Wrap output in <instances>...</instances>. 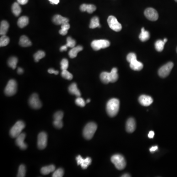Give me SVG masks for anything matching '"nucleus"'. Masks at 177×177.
Instances as JSON below:
<instances>
[{
  "label": "nucleus",
  "mask_w": 177,
  "mask_h": 177,
  "mask_svg": "<svg viewBox=\"0 0 177 177\" xmlns=\"http://www.w3.org/2000/svg\"><path fill=\"white\" fill-rule=\"evenodd\" d=\"M119 108L120 101L118 99H111L107 103V112L110 117H115L118 114Z\"/></svg>",
  "instance_id": "1"
},
{
  "label": "nucleus",
  "mask_w": 177,
  "mask_h": 177,
  "mask_svg": "<svg viewBox=\"0 0 177 177\" xmlns=\"http://www.w3.org/2000/svg\"><path fill=\"white\" fill-rule=\"evenodd\" d=\"M97 130V125L93 122L88 123L84 127L83 130V136L87 140L93 138Z\"/></svg>",
  "instance_id": "2"
},
{
  "label": "nucleus",
  "mask_w": 177,
  "mask_h": 177,
  "mask_svg": "<svg viewBox=\"0 0 177 177\" xmlns=\"http://www.w3.org/2000/svg\"><path fill=\"white\" fill-rule=\"evenodd\" d=\"M111 160L118 170H121L126 167V161L124 157L121 154L114 155L111 157Z\"/></svg>",
  "instance_id": "3"
},
{
  "label": "nucleus",
  "mask_w": 177,
  "mask_h": 177,
  "mask_svg": "<svg viewBox=\"0 0 177 177\" xmlns=\"http://www.w3.org/2000/svg\"><path fill=\"white\" fill-rule=\"evenodd\" d=\"M25 127V124L23 121H17L10 130V136L13 138L17 137V136L22 133V131Z\"/></svg>",
  "instance_id": "4"
},
{
  "label": "nucleus",
  "mask_w": 177,
  "mask_h": 177,
  "mask_svg": "<svg viewBox=\"0 0 177 177\" xmlns=\"http://www.w3.org/2000/svg\"><path fill=\"white\" fill-rule=\"evenodd\" d=\"M110 45V42L106 40H94L91 43L92 48L95 51L108 47Z\"/></svg>",
  "instance_id": "5"
},
{
  "label": "nucleus",
  "mask_w": 177,
  "mask_h": 177,
  "mask_svg": "<svg viewBox=\"0 0 177 177\" xmlns=\"http://www.w3.org/2000/svg\"><path fill=\"white\" fill-rule=\"evenodd\" d=\"M17 84L16 81L13 79L8 81L5 90V93L8 96H12L17 92Z\"/></svg>",
  "instance_id": "6"
},
{
  "label": "nucleus",
  "mask_w": 177,
  "mask_h": 177,
  "mask_svg": "<svg viewBox=\"0 0 177 177\" xmlns=\"http://www.w3.org/2000/svg\"><path fill=\"white\" fill-rule=\"evenodd\" d=\"M174 67V64L171 62H167V64L161 67L158 70V75L162 78H165L169 75Z\"/></svg>",
  "instance_id": "7"
},
{
  "label": "nucleus",
  "mask_w": 177,
  "mask_h": 177,
  "mask_svg": "<svg viewBox=\"0 0 177 177\" xmlns=\"http://www.w3.org/2000/svg\"><path fill=\"white\" fill-rule=\"evenodd\" d=\"M107 22L109 27L115 32H120L122 29L121 24L118 22V20L115 16H109L107 19Z\"/></svg>",
  "instance_id": "8"
},
{
  "label": "nucleus",
  "mask_w": 177,
  "mask_h": 177,
  "mask_svg": "<svg viewBox=\"0 0 177 177\" xmlns=\"http://www.w3.org/2000/svg\"><path fill=\"white\" fill-rule=\"evenodd\" d=\"M29 105L32 108L38 109L41 108L42 103L39 99V95L36 94H33L29 99Z\"/></svg>",
  "instance_id": "9"
},
{
  "label": "nucleus",
  "mask_w": 177,
  "mask_h": 177,
  "mask_svg": "<svg viewBox=\"0 0 177 177\" xmlns=\"http://www.w3.org/2000/svg\"><path fill=\"white\" fill-rule=\"evenodd\" d=\"M144 14L146 18L150 21H154L157 20L158 18V14L157 10L152 8H149L146 9Z\"/></svg>",
  "instance_id": "10"
},
{
  "label": "nucleus",
  "mask_w": 177,
  "mask_h": 177,
  "mask_svg": "<svg viewBox=\"0 0 177 177\" xmlns=\"http://www.w3.org/2000/svg\"><path fill=\"white\" fill-rule=\"evenodd\" d=\"M47 135L44 132L40 133L38 136V146L39 149L43 150L47 146Z\"/></svg>",
  "instance_id": "11"
},
{
  "label": "nucleus",
  "mask_w": 177,
  "mask_h": 177,
  "mask_svg": "<svg viewBox=\"0 0 177 177\" xmlns=\"http://www.w3.org/2000/svg\"><path fill=\"white\" fill-rule=\"evenodd\" d=\"M77 165H81L82 169H86L90 165L92 162V159L89 157H87L85 159H84L80 155H79L76 158Z\"/></svg>",
  "instance_id": "12"
},
{
  "label": "nucleus",
  "mask_w": 177,
  "mask_h": 177,
  "mask_svg": "<svg viewBox=\"0 0 177 177\" xmlns=\"http://www.w3.org/2000/svg\"><path fill=\"white\" fill-rule=\"evenodd\" d=\"M25 137H26V134L24 133H22L16 138V145L21 150H25L27 148V145L24 142V140H25Z\"/></svg>",
  "instance_id": "13"
},
{
  "label": "nucleus",
  "mask_w": 177,
  "mask_h": 177,
  "mask_svg": "<svg viewBox=\"0 0 177 177\" xmlns=\"http://www.w3.org/2000/svg\"><path fill=\"white\" fill-rule=\"evenodd\" d=\"M139 101L142 105L148 106L152 104L153 99L149 95H142L139 98Z\"/></svg>",
  "instance_id": "14"
},
{
  "label": "nucleus",
  "mask_w": 177,
  "mask_h": 177,
  "mask_svg": "<svg viewBox=\"0 0 177 177\" xmlns=\"http://www.w3.org/2000/svg\"><path fill=\"white\" fill-rule=\"evenodd\" d=\"M53 22L56 25H62L64 23H68L69 19L66 17H63L60 15H55L52 19Z\"/></svg>",
  "instance_id": "15"
},
{
  "label": "nucleus",
  "mask_w": 177,
  "mask_h": 177,
  "mask_svg": "<svg viewBox=\"0 0 177 177\" xmlns=\"http://www.w3.org/2000/svg\"><path fill=\"white\" fill-rule=\"evenodd\" d=\"M136 128V122L135 120L132 118L128 119L126 121V130L128 132L132 133L134 132Z\"/></svg>",
  "instance_id": "16"
},
{
  "label": "nucleus",
  "mask_w": 177,
  "mask_h": 177,
  "mask_svg": "<svg viewBox=\"0 0 177 177\" xmlns=\"http://www.w3.org/2000/svg\"><path fill=\"white\" fill-rule=\"evenodd\" d=\"M96 9H97L96 7L94 5H92V4L87 5L85 3H84V4L81 5L80 7V9L81 11L83 12H87L88 13H92L94 12L96 10Z\"/></svg>",
  "instance_id": "17"
},
{
  "label": "nucleus",
  "mask_w": 177,
  "mask_h": 177,
  "mask_svg": "<svg viewBox=\"0 0 177 177\" xmlns=\"http://www.w3.org/2000/svg\"><path fill=\"white\" fill-rule=\"evenodd\" d=\"M130 67L134 71H140L143 68V65L142 62L138 61L137 59H135L130 62Z\"/></svg>",
  "instance_id": "18"
},
{
  "label": "nucleus",
  "mask_w": 177,
  "mask_h": 177,
  "mask_svg": "<svg viewBox=\"0 0 177 177\" xmlns=\"http://www.w3.org/2000/svg\"><path fill=\"white\" fill-rule=\"evenodd\" d=\"M68 91L71 94L75 95L76 97H80L81 95L76 83H73L71 84L68 88Z\"/></svg>",
  "instance_id": "19"
},
{
  "label": "nucleus",
  "mask_w": 177,
  "mask_h": 177,
  "mask_svg": "<svg viewBox=\"0 0 177 177\" xmlns=\"http://www.w3.org/2000/svg\"><path fill=\"white\" fill-rule=\"evenodd\" d=\"M83 49V47L80 46L72 48V49L68 52L69 57L71 58H74L77 57L78 53L82 51Z\"/></svg>",
  "instance_id": "20"
},
{
  "label": "nucleus",
  "mask_w": 177,
  "mask_h": 177,
  "mask_svg": "<svg viewBox=\"0 0 177 177\" xmlns=\"http://www.w3.org/2000/svg\"><path fill=\"white\" fill-rule=\"evenodd\" d=\"M9 26V24L7 21H2L1 22L0 25V35H6L8 31Z\"/></svg>",
  "instance_id": "21"
},
{
  "label": "nucleus",
  "mask_w": 177,
  "mask_h": 177,
  "mask_svg": "<svg viewBox=\"0 0 177 177\" xmlns=\"http://www.w3.org/2000/svg\"><path fill=\"white\" fill-rule=\"evenodd\" d=\"M20 46L24 47L30 46H32V42L26 35H22L21 36L19 40Z\"/></svg>",
  "instance_id": "22"
},
{
  "label": "nucleus",
  "mask_w": 177,
  "mask_h": 177,
  "mask_svg": "<svg viewBox=\"0 0 177 177\" xmlns=\"http://www.w3.org/2000/svg\"><path fill=\"white\" fill-rule=\"evenodd\" d=\"M118 69L116 67L113 68L111 71L109 72V79L110 82L114 83L118 80Z\"/></svg>",
  "instance_id": "23"
},
{
  "label": "nucleus",
  "mask_w": 177,
  "mask_h": 177,
  "mask_svg": "<svg viewBox=\"0 0 177 177\" xmlns=\"http://www.w3.org/2000/svg\"><path fill=\"white\" fill-rule=\"evenodd\" d=\"M29 18L27 16H21L19 18L17 21V25L20 28H23L29 24Z\"/></svg>",
  "instance_id": "24"
},
{
  "label": "nucleus",
  "mask_w": 177,
  "mask_h": 177,
  "mask_svg": "<svg viewBox=\"0 0 177 177\" xmlns=\"http://www.w3.org/2000/svg\"><path fill=\"white\" fill-rule=\"evenodd\" d=\"M55 170V166L54 165L44 166L41 169V174L46 175L51 172H53Z\"/></svg>",
  "instance_id": "25"
},
{
  "label": "nucleus",
  "mask_w": 177,
  "mask_h": 177,
  "mask_svg": "<svg viewBox=\"0 0 177 177\" xmlns=\"http://www.w3.org/2000/svg\"><path fill=\"white\" fill-rule=\"evenodd\" d=\"M150 35L149 32L146 31L144 28H142V29H141V33H140L139 36L140 40L144 42V41H147L149 40L150 39Z\"/></svg>",
  "instance_id": "26"
},
{
  "label": "nucleus",
  "mask_w": 177,
  "mask_h": 177,
  "mask_svg": "<svg viewBox=\"0 0 177 177\" xmlns=\"http://www.w3.org/2000/svg\"><path fill=\"white\" fill-rule=\"evenodd\" d=\"M19 5L20 4H19L18 3L15 2L13 3V6H12V12L15 16H16V17L19 16L22 12L21 8Z\"/></svg>",
  "instance_id": "27"
},
{
  "label": "nucleus",
  "mask_w": 177,
  "mask_h": 177,
  "mask_svg": "<svg viewBox=\"0 0 177 177\" xmlns=\"http://www.w3.org/2000/svg\"><path fill=\"white\" fill-rule=\"evenodd\" d=\"M89 27L91 29H94L98 27L100 28L101 26L99 24V17L97 16L93 17L91 19Z\"/></svg>",
  "instance_id": "28"
},
{
  "label": "nucleus",
  "mask_w": 177,
  "mask_h": 177,
  "mask_svg": "<svg viewBox=\"0 0 177 177\" xmlns=\"http://www.w3.org/2000/svg\"><path fill=\"white\" fill-rule=\"evenodd\" d=\"M17 62H18V59L15 57H12L8 59V64L9 67H12L14 69L16 68Z\"/></svg>",
  "instance_id": "29"
},
{
  "label": "nucleus",
  "mask_w": 177,
  "mask_h": 177,
  "mask_svg": "<svg viewBox=\"0 0 177 177\" xmlns=\"http://www.w3.org/2000/svg\"><path fill=\"white\" fill-rule=\"evenodd\" d=\"M70 28V25L68 23H64L61 25V29L59 31V34L62 35L67 34V31Z\"/></svg>",
  "instance_id": "30"
},
{
  "label": "nucleus",
  "mask_w": 177,
  "mask_h": 177,
  "mask_svg": "<svg viewBox=\"0 0 177 177\" xmlns=\"http://www.w3.org/2000/svg\"><path fill=\"white\" fill-rule=\"evenodd\" d=\"M100 79L101 81L105 84H108L110 83L109 79V72H103L100 75Z\"/></svg>",
  "instance_id": "31"
},
{
  "label": "nucleus",
  "mask_w": 177,
  "mask_h": 177,
  "mask_svg": "<svg viewBox=\"0 0 177 177\" xmlns=\"http://www.w3.org/2000/svg\"><path fill=\"white\" fill-rule=\"evenodd\" d=\"M165 42L162 40H158L155 43V48L158 52H161L164 50Z\"/></svg>",
  "instance_id": "32"
},
{
  "label": "nucleus",
  "mask_w": 177,
  "mask_h": 177,
  "mask_svg": "<svg viewBox=\"0 0 177 177\" xmlns=\"http://www.w3.org/2000/svg\"><path fill=\"white\" fill-rule=\"evenodd\" d=\"M9 38L6 35H2L0 39V46L1 47L6 46L9 43Z\"/></svg>",
  "instance_id": "33"
},
{
  "label": "nucleus",
  "mask_w": 177,
  "mask_h": 177,
  "mask_svg": "<svg viewBox=\"0 0 177 177\" xmlns=\"http://www.w3.org/2000/svg\"><path fill=\"white\" fill-rule=\"evenodd\" d=\"M45 56H46V53L44 51L40 50L35 54L34 55V58L35 61L38 62L40 61V60L44 58Z\"/></svg>",
  "instance_id": "34"
},
{
  "label": "nucleus",
  "mask_w": 177,
  "mask_h": 177,
  "mask_svg": "<svg viewBox=\"0 0 177 177\" xmlns=\"http://www.w3.org/2000/svg\"><path fill=\"white\" fill-rule=\"evenodd\" d=\"M62 76L64 78L68 80H71L72 79L73 75L72 73L69 72L67 70H63L62 71L61 73Z\"/></svg>",
  "instance_id": "35"
},
{
  "label": "nucleus",
  "mask_w": 177,
  "mask_h": 177,
  "mask_svg": "<svg viewBox=\"0 0 177 177\" xmlns=\"http://www.w3.org/2000/svg\"><path fill=\"white\" fill-rule=\"evenodd\" d=\"M26 175V167L24 165H21L18 169L17 177H24Z\"/></svg>",
  "instance_id": "36"
},
{
  "label": "nucleus",
  "mask_w": 177,
  "mask_h": 177,
  "mask_svg": "<svg viewBox=\"0 0 177 177\" xmlns=\"http://www.w3.org/2000/svg\"><path fill=\"white\" fill-rule=\"evenodd\" d=\"M66 45L67 47L73 48L76 45V41L71 37L68 36L67 39V44Z\"/></svg>",
  "instance_id": "37"
},
{
  "label": "nucleus",
  "mask_w": 177,
  "mask_h": 177,
  "mask_svg": "<svg viewBox=\"0 0 177 177\" xmlns=\"http://www.w3.org/2000/svg\"><path fill=\"white\" fill-rule=\"evenodd\" d=\"M64 171L62 168H59L55 170L52 175L53 177H62L64 175Z\"/></svg>",
  "instance_id": "38"
},
{
  "label": "nucleus",
  "mask_w": 177,
  "mask_h": 177,
  "mask_svg": "<svg viewBox=\"0 0 177 177\" xmlns=\"http://www.w3.org/2000/svg\"><path fill=\"white\" fill-rule=\"evenodd\" d=\"M75 103H76V105L79 106L81 107H83L86 105L85 100L81 97H77V99L75 100Z\"/></svg>",
  "instance_id": "39"
},
{
  "label": "nucleus",
  "mask_w": 177,
  "mask_h": 177,
  "mask_svg": "<svg viewBox=\"0 0 177 177\" xmlns=\"http://www.w3.org/2000/svg\"><path fill=\"white\" fill-rule=\"evenodd\" d=\"M61 69L63 70H67L68 67V61L67 59H63L61 62Z\"/></svg>",
  "instance_id": "40"
},
{
  "label": "nucleus",
  "mask_w": 177,
  "mask_h": 177,
  "mask_svg": "<svg viewBox=\"0 0 177 177\" xmlns=\"http://www.w3.org/2000/svg\"><path fill=\"white\" fill-rule=\"evenodd\" d=\"M64 116V113L62 111H58L54 115V120L62 121V118Z\"/></svg>",
  "instance_id": "41"
},
{
  "label": "nucleus",
  "mask_w": 177,
  "mask_h": 177,
  "mask_svg": "<svg viewBox=\"0 0 177 177\" xmlns=\"http://www.w3.org/2000/svg\"><path fill=\"white\" fill-rule=\"evenodd\" d=\"M135 59H137V57H136V54L134 53H130L127 55V57H126V60L127 62L130 63Z\"/></svg>",
  "instance_id": "42"
},
{
  "label": "nucleus",
  "mask_w": 177,
  "mask_h": 177,
  "mask_svg": "<svg viewBox=\"0 0 177 177\" xmlns=\"http://www.w3.org/2000/svg\"><path fill=\"white\" fill-rule=\"evenodd\" d=\"M53 124L54 126L57 128H62V126H63L62 121L54 120Z\"/></svg>",
  "instance_id": "43"
},
{
  "label": "nucleus",
  "mask_w": 177,
  "mask_h": 177,
  "mask_svg": "<svg viewBox=\"0 0 177 177\" xmlns=\"http://www.w3.org/2000/svg\"><path fill=\"white\" fill-rule=\"evenodd\" d=\"M48 73L50 74H55L56 75H57L59 74V72L57 71H55L53 68H49L48 70Z\"/></svg>",
  "instance_id": "44"
},
{
  "label": "nucleus",
  "mask_w": 177,
  "mask_h": 177,
  "mask_svg": "<svg viewBox=\"0 0 177 177\" xmlns=\"http://www.w3.org/2000/svg\"><path fill=\"white\" fill-rule=\"evenodd\" d=\"M17 3L21 5H26L28 2L29 0H17Z\"/></svg>",
  "instance_id": "45"
},
{
  "label": "nucleus",
  "mask_w": 177,
  "mask_h": 177,
  "mask_svg": "<svg viewBox=\"0 0 177 177\" xmlns=\"http://www.w3.org/2000/svg\"><path fill=\"white\" fill-rule=\"evenodd\" d=\"M154 135V132L153 131H151L149 132V134H148V137L150 139L153 138Z\"/></svg>",
  "instance_id": "46"
},
{
  "label": "nucleus",
  "mask_w": 177,
  "mask_h": 177,
  "mask_svg": "<svg viewBox=\"0 0 177 177\" xmlns=\"http://www.w3.org/2000/svg\"><path fill=\"white\" fill-rule=\"evenodd\" d=\"M158 149V147L157 146H155L152 147H151L150 149V151L151 153H153L155 151H157Z\"/></svg>",
  "instance_id": "47"
},
{
  "label": "nucleus",
  "mask_w": 177,
  "mask_h": 177,
  "mask_svg": "<svg viewBox=\"0 0 177 177\" xmlns=\"http://www.w3.org/2000/svg\"><path fill=\"white\" fill-rule=\"evenodd\" d=\"M50 3L51 4H55V5H57L60 2V0H49Z\"/></svg>",
  "instance_id": "48"
},
{
  "label": "nucleus",
  "mask_w": 177,
  "mask_h": 177,
  "mask_svg": "<svg viewBox=\"0 0 177 177\" xmlns=\"http://www.w3.org/2000/svg\"><path fill=\"white\" fill-rule=\"evenodd\" d=\"M67 47L66 46V45H65V46H62L60 48V51L61 52H62V51H67Z\"/></svg>",
  "instance_id": "49"
},
{
  "label": "nucleus",
  "mask_w": 177,
  "mask_h": 177,
  "mask_svg": "<svg viewBox=\"0 0 177 177\" xmlns=\"http://www.w3.org/2000/svg\"><path fill=\"white\" fill-rule=\"evenodd\" d=\"M23 69L22 68H21V67H18V69H17V73L18 74H21L23 73Z\"/></svg>",
  "instance_id": "50"
},
{
  "label": "nucleus",
  "mask_w": 177,
  "mask_h": 177,
  "mask_svg": "<svg viewBox=\"0 0 177 177\" xmlns=\"http://www.w3.org/2000/svg\"><path fill=\"white\" fill-rule=\"evenodd\" d=\"M121 177H131V176H130V175H129V174H124V175H123V176H121Z\"/></svg>",
  "instance_id": "51"
},
{
  "label": "nucleus",
  "mask_w": 177,
  "mask_h": 177,
  "mask_svg": "<svg viewBox=\"0 0 177 177\" xmlns=\"http://www.w3.org/2000/svg\"><path fill=\"white\" fill-rule=\"evenodd\" d=\"M164 42H165V43H166V42H167V39H166V38H165V39H164Z\"/></svg>",
  "instance_id": "52"
},
{
  "label": "nucleus",
  "mask_w": 177,
  "mask_h": 177,
  "mask_svg": "<svg viewBox=\"0 0 177 177\" xmlns=\"http://www.w3.org/2000/svg\"><path fill=\"white\" fill-rule=\"evenodd\" d=\"M90 102V99H87V103H88V102Z\"/></svg>",
  "instance_id": "53"
},
{
  "label": "nucleus",
  "mask_w": 177,
  "mask_h": 177,
  "mask_svg": "<svg viewBox=\"0 0 177 177\" xmlns=\"http://www.w3.org/2000/svg\"><path fill=\"white\" fill-rule=\"evenodd\" d=\"M175 1L177 2V0H175Z\"/></svg>",
  "instance_id": "54"
},
{
  "label": "nucleus",
  "mask_w": 177,
  "mask_h": 177,
  "mask_svg": "<svg viewBox=\"0 0 177 177\" xmlns=\"http://www.w3.org/2000/svg\"></svg>",
  "instance_id": "55"
}]
</instances>
